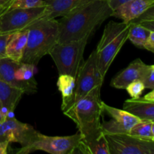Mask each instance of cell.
I'll return each instance as SVG.
<instances>
[{
    "label": "cell",
    "mask_w": 154,
    "mask_h": 154,
    "mask_svg": "<svg viewBox=\"0 0 154 154\" xmlns=\"http://www.w3.org/2000/svg\"><path fill=\"white\" fill-rule=\"evenodd\" d=\"M114 11L107 0H91L59 21L58 43L77 41L90 35L105 20L113 17Z\"/></svg>",
    "instance_id": "obj_1"
},
{
    "label": "cell",
    "mask_w": 154,
    "mask_h": 154,
    "mask_svg": "<svg viewBox=\"0 0 154 154\" xmlns=\"http://www.w3.org/2000/svg\"><path fill=\"white\" fill-rule=\"evenodd\" d=\"M101 88L98 86L84 97L63 110V114L73 120L83 138L96 137L102 133Z\"/></svg>",
    "instance_id": "obj_2"
},
{
    "label": "cell",
    "mask_w": 154,
    "mask_h": 154,
    "mask_svg": "<svg viewBox=\"0 0 154 154\" xmlns=\"http://www.w3.org/2000/svg\"><path fill=\"white\" fill-rule=\"evenodd\" d=\"M27 44L21 63L36 66L59 42V21L39 19L27 27Z\"/></svg>",
    "instance_id": "obj_3"
},
{
    "label": "cell",
    "mask_w": 154,
    "mask_h": 154,
    "mask_svg": "<svg viewBox=\"0 0 154 154\" xmlns=\"http://www.w3.org/2000/svg\"><path fill=\"white\" fill-rule=\"evenodd\" d=\"M130 22L110 21L96 49L98 67L101 75L105 78L107 72L116 56L128 39Z\"/></svg>",
    "instance_id": "obj_4"
},
{
    "label": "cell",
    "mask_w": 154,
    "mask_h": 154,
    "mask_svg": "<svg viewBox=\"0 0 154 154\" xmlns=\"http://www.w3.org/2000/svg\"><path fill=\"white\" fill-rule=\"evenodd\" d=\"M90 35L80 40L57 43L49 55L55 63L59 75H69L76 78L82 62L86 45Z\"/></svg>",
    "instance_id": "obj_5"
},
{
    "label": "cell",
    "mask_w": 154,
    "mask_h": 154,
    "mask_svg": "<svg viewBox=\"0 0 154 154\" xmlns=\"http://www.w3.org/2000/svg\"><path fill=\"white\" fill-rule=\"evenodd\" d=\"M81 139L79 132L69 136H48L38 132L31 143L26 147H21L17 153L27 154L42 150L51 154H72Z\"/></svg>",
    "instance_id": "obj_6"
},
{
    "label": "cell",
    "mask_w": 154,
    "mask_h": 154,
    "mask_svg": "<svg viewBox=\"0 0 154 154\" xmlns=\"http://www.w3.org/2000/svg\"><path fill=\"white\" fill-rule=\"evenodd\" d=\"M103 81L104 78L101 75L98 67L97 57L95 50L91 53L88 59L81 63L75 78V89L73 98L68 106L84 97L96 87L102 86Z\"/></svg>",
    "instance_id": "obj_7"
},
{
    "label": "cell",
    "mask_w": 154,
    "mask_h": 154,
    "mask_svg": "<svg viewBox=\"0 0 154 154\" xmlns=\"http://www.w3.org/2000/svg\"><path fill=\"white\" fill-rule=\"evenodd\" d=\"M45 6L33 8L6 9L0 14V34L21 31L38 20Z\"/></svg>",
    "instance_id": "obj_8"
},
{
    "label": "cell",
    "mask_w": 154,
    "mask_h": 154,
    "mask_svg": "<svg viewBox=\"0 0 154 154\" xmlns=\"http://www.w3.org/2000/svg\"><path fill=\"white\" fill-rule=\"evenodd\" d=\"M105 136L110 154H154V139L138 138L129 134Z\"/></svg>",
    "instance_id": "obj_9"
},
{
    "label": "cell",
    "mask_w": 154,
    "mask_h": 154,
    "mask_svg": "<svg viewBox=\"0 0 154 154\" xmlns=\"http://www.w3.org/2000/svg\"><path fill=\"white\" fill-rule=\"evenodd\" d=\"M102 108V114L105 113L111 117L108 121L104 120L101 123V129L105 135L129 134L131 129L141 120L124 109L114 108L103 102Z\"/></svg>",
    "instance_id": "obj_10"
},
{
    "label": "cell",
    "mask_w": 154,
    "mask_h": 154,
    "mask_svg": "<svg viewBox=\"0 0 154 154\" xmlns=\"http://www.w3.org/2000/svg\"><path fill=\"white\" fill-rule=\"evenodd\" d=\"M37 132L31 125L7 117L0 123V142L18 143L21 147H26L34 139Z\"/></svg>",
    "instance_id": "obj_11"
},
{
    "label": "cell",
    "mask_w": 154,
    "mask_h": 154,
    "mask_svg": "<svg viewBox=\"0 0 154 154\" xmlns=\"http://www.w3.org/2000/svg\"><path fill=\"white\" fill-rule=\"evenodd\" d=\"M21 62H17L8 57L0 59V78L10 85L23 90L24 93L31 94L37 90V82L35 79L28 81H17L15 78V72L20 65Z\"/></svg>",
    "instance_id": "obj_12"
},
{
    "label": "cell",
    "mask_w": 154,
    "mask_h": 154,
    "mask_svg": "<svg viewBox=\"0 0 154 154\" xmlns=\"http://www.w3.org/2000/svg\"><path fill=\"white\" fill-rule=\"evenodd\" d=\"M148 68V65H146L141 59L133 60L126 69L111 80V87L120 90L126 89L133 81L141 80Z\"/></svg>",
    "instance_id": "obj_13"
},
{
    "label": "cell",
    "mask_w": 154,
    "mask_h": 154,
    "mask_svg": "<svg viewBox=\"0 0 154 154\" xmlns=\"http://www.w3.org/2000/svg\"><path fill=\"white\" fill-rule=\"evenodd\" d=\"M91 0H45V8L40 19H56L64 17Z\"/></svg>",
    "instance_id": "obj_14"
},
{
    "label": "cell",
    "mask_w": 154,
    "mask_h": 154,
    "mask_svg": "<svg viewBox=\"0 0 154 154\" xmlns=\"http://www.w3.org/2000/svg\"><path fill=\"white\" fill-rule=\"evenodd\" d=\"M154 3V0H130L113 12V17L124 22H131L144 14Z\"/></svg>",
    "instance_id": "obj_15"
},
{
    "label": "cell",
    "mask_w": 154,
    "mask_h": 154,
    "mask_svg": "<svg viewBox=\"0 0 154 154\" xmlns=\"http://www.w3.org/2000/svg\"><path fill=\"white\" fill-rule=\"evenodd\" d=\"M24 92L0 78V107L6 117L12 114L22 99Z\"/></svg>",
    "instance_id": "obj_16"
},
{
    "label": "cell",
    "mask_w": 154,
    "mask_h": 154,
    "mask_svg": "<svg viewBox=\"0 0 154 154\" xmlns=\"http://www.w3.org/2000/svg\"><path fill=\"white\" fill-rule=\"evenodd\" d=\"M110 154L109 145L105 134L90 138H83L78 142L73 153Z\"/></svg>",
    "instance_id": "obj_17"
},
{
    "label": "cell",
    "mask_w": 154,
    "mask_h": 154,
    "mask_svg": "<svg viewBox=\"0 0 154 154\" xmlns=\"http://www.w3.org/2000/svg\"><path fill=\"white\" fill-rule=\"evenodd\" d=\"M125 111L134 114L141 120L154 122V101L143 98L129 99L125 101L123 108Z\"/></svg>",
    "instance_id": "obj_18"
},
{
    "label": "cell",
    "mask_w": 154,
    "mask_h": 154,
    "mask_svg": "<svg viewBox=\"0 0 154 154\" xmlns=\"http://www.w3.org/2000/svg\"><path fill=\"white\" fill-rule=\"evenodd\" d=\"M28 29L13 33L6 48V57L17 62H21L27 44Z\"/></svg>",
    "instance_id": "obj_19"
},
{
    "label": "cell",
    "mask_w": 154,
    "mask_h": 154,
    "mask_svg": "<svg viewBox=\"0 0 154 154\" xmlns=\"http://www.w3.org/2000/svg\"><path fill=\"white\" fill-rule=\"evenodd\" d=\"M57 87L62 94V110L70 104L75 89V78L69 75H60L57 80Z\"/></svg>",
    "instance_id": "obj_20"
},
{
    "label": "cell",
    "mask_w": 154,
    "mask_h": 154,
    "mask_svg": "<svg viewBox=\"0 0 154 154\" xmlns=\"http://www.w3.org/2000/svg\"><path fill=\"white\" fill-rule=\"evenodd\" d=\"M150 31L138 23L130 22L128 39L138 48H144Z\"/></svg>",
    "instance_id": "obj_21"
},
{
    "label": "cell",
    "mask_w": 154,
    "mask_h": 154,
    "mask_svg": "<svg viewBox=\"0 0 154 154\" xmlns=\"http://www.w3.org/2000/svg\"><path fill=\"white\" fill-rule=\"evenodd\" d=\"M152 121L147 120H140L131 129L129 135L138 138L153 139L151 131Z\"/></svg>",
    "instance_id": "obj_22"
},
{
    "label": "cell",
    "mask_w": 154,
    "mask_h": 154,
    "mask_svg": "<svg viewBox=\"0 0 154 154\" xmlns=\"http://www.w3.org/2000/svg\"><path fill=\"white\" fill-rule=\"evenodd\" d=\"M35 66L29 63H21L15 72V78L17 81H28L34 78Z\"/></svg>",
    "instance_id": "obj_23"
},
{
    "label": "cell",
    "mask_w": 154,
    "mask_h": 154,
    "mask_svg": "<svg viewBox=\"0 0 154 154\" xmlns=\"http://www.w3.org/2000/svg\"><path fill=\"white\" fill-rule=\"evenodd\" d=\"M42 6H45V0H13L5 10L11 8H33Z\"/></svg>",
    "instance_id": "obj_24"
},
{
    "label": "cell",
    "mask_w": 154,
    "mask_h": 154,
    "mask_svg": "<svg viewBox=\"0 0 154 154\" xmlns=\"http://www.w3.org/2000/svg\"><path fill=\"white\" fill-rule=\"evenodd\" d=\"M145 89L144 83L141 80H136L129 84L126 90L132 99H138L141 97V94Z\"/></svg>",
    "instance_id": "obj_25"
},
{
    "label": "cell",
    "mask_w": 154,
    "mask_h": 154,
    "mask_svg": "<svg viewBox=\"0 0 154 154\" xmlns=\"http://www.w3.org/2000/svg\"><path fill=\"white\" fill-rule=\"evenodd\" d=\"M144 83L146 89H154V69L149 66L148 69L141 80Z\"/></svg>",
    "instance_id": "obj_26"
},
{
    "label": "cell",
    "mask_w": 154,
    "mask_h": 154,
    "mask_svg": "<svg viewBox=\"0 0 154 154\" xmlns=\"http://www.w3.org/2000/svg\"><path fill=\"white\" fill-rule=\"evenodd\" d=\"M13 33L0 34V59L6 57V48Z\"/></svg>",
    "instance_id": "obj_27"
},
{
    "label": "cell",
    "mask_w": 154,
    "mask_h": 154,
    "mask_svg": "<svg viewBox=\"0 0 154 154\" xmlns=\"http://www.w3.org/2000/svg\"><path fill=\"white\" fill-rule=\"evenodd\" d=\"M154 20V3L144 14L131 22L139 23L142 20Z\"/></svg>",
    "instance_id": "obj_28"
},
{
    "label": "cell",
    "mask_w": 154,
    "mask_h": 154,
    "mask_svg": "<svg viewBox=\"0 0 154 154\" xmlns=\"http://www.w3.org/2000/svg\"><path fill=\"white\" fill-rule=\"evenodd\" d=\"M129 1H130V0H107L108 5L113 11L116 10L117 8H119L122 5L125 4Z\"/></svg>",
    "instance_id": "obj_29"
},
{
    "label": "cell",
    "mask_w": 154,
    "mask_h": 154,
    "mask_svg": "<svg viewBox=\"0 0 154 154\" xmlns=\"http://www.w3.org/2000/svg\"><path fill=\"white\" fill-rule=\"evenodd\" d=\"M144 49H147V51L154 53V32H150L147 43L144 46Z\"/></svg>",
    "instance_id": "obj_30"
},
{
    "label": "cell",
    "mask_w": 154,
    "mask_h": 154,
    "mask_svg": "<svg viewBox=\"0 0 154 154\" xmlns=\"http://www.w3.org/2000/svg\"><path fill=\"white\" fill-rule=\"evenodd\" d=\"M150 30V32H154V20H142L141 22L138 23Z\"/></svg>",
    "instance_id": "obj_31"
},
{
    "label": "cell",
    "mask_w": 154,
    "mask_h": 154,
    "mask_svg": "<svg viewBox=\"0 0 154 154\" xmlns=\"http://www.w3.org/2000/svg\"><path fill=\"white\" fill-rule=\"evenodd\" d=\"M10 143L8 141H2L0 142V154H7L8 148Z\"/></svg>",
    "instance_id": "obj_32"
},
{
    "label": "cell",
    "mask_w": 154,
    "mask_h": 154,
    "mask_svg": "<svg viewBox=\"0 0 154 154\" xmlns=\"http://www.w3.org/2000/svg\"><path fill=\"white\" fill-rule=\"evenodd\" d=\"M12 1H13V0H0V5L2 6V7L4 8L5 10V9L7 8L8 7V5L11 4V2Z\"/></svg>",
    "instance_id": "obj_33"
},
{
    "label": "cell",
    "mask_w": 154,
    "mask_h": 154,
    "mask_svg": "<svg viewBox=\"0 0 154 154\" xmlns=\"http://www.w3.org/2000/svg\"><path fill=\"white\" fill-rule=\"evenodd\" d=\"M144 98L145 99H147V100H151L154 101V89H153L151 92L148 93L147 94H146L145 96H144Z\"/></svg>",
    "instance_id": "obj_34"
},
{
    "label": "cell",
    "mask_w": 154,
    "mask_h": 154,
    "mask_svg": "<svg viewBox=\"0 0 154 154\" xmlns=\"http://www.w3.org/2000/svg\"><path fill=\"white\" fill-rule=\"evenodd\" d=\"M6 119V117L4 115V114H3L2 111V108L1 107H0V123H2L3 121H4Z\"/></svg>",
    "instance_id": "obj_35"
},
{
    "label": "cell",
    "mask_w": 154,
    "mask_h": 154,
    "mask_svg": "<svg viewBox=\"0 0 154 154\" xmlns=\"http://www.w3.org/2000/svg\"><path fill=\"white\" fill-rule=\"evenodd\" d=\"M151 131H152V135H153V139H154V122H152Z\"/></svg>",
    "instance_id": "obj_36"
},
{
    "label": "cell",
    "mask_w": 154,
    "mask_h": 154,
    "mask_svg": "<svg viewBox=\"0 0 154 154\" xmlns=\"http://www.w3.org/2000/svg\"><path fill=\"white\" fill-rule=\"evenodd\" d=\"M3 10H4V8H3L2 5H0V14L3 11Z\"/></svg>",
    "instance_id": "obj_37"
},
{
    "label": "cell",
    "mask_w": 154,
    "mask_h": 154,
    "mask_svg": "<svg viewBox=\"0 0 154 154\" xmlns=\"http://www.w3.org/2000/svg\"><path fill=\"white\" fill-rule=\"evenodd\" d=\"M151 67H152V68H153V69H154V65H153V66H151Z\"/></svg>",
    "instance_id": "obj_38"
}]
</instances>
